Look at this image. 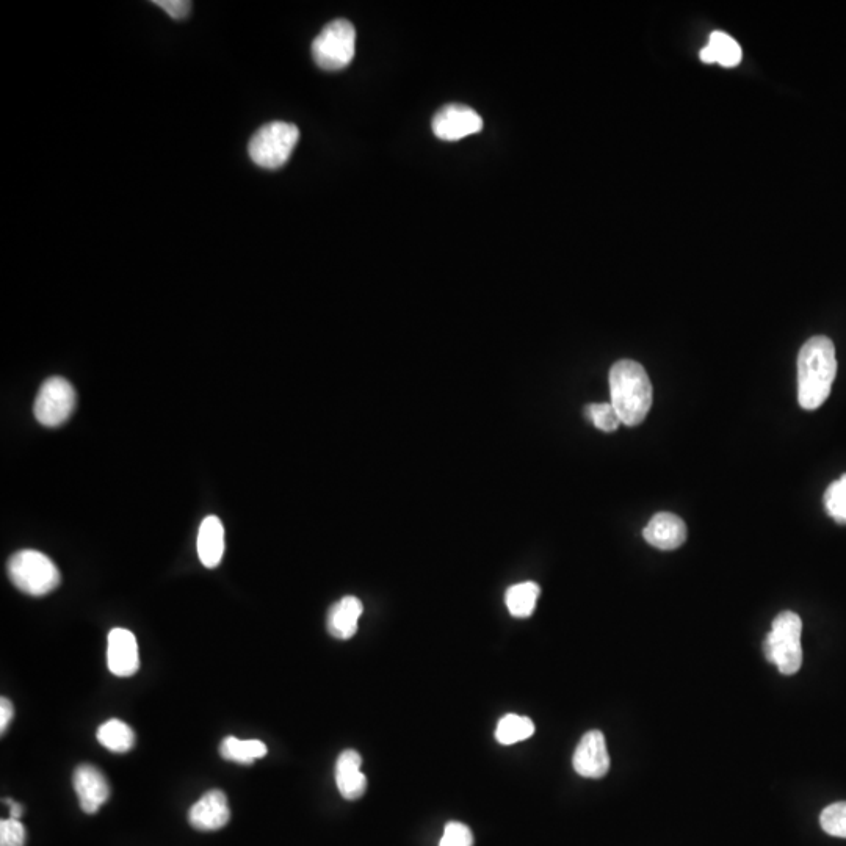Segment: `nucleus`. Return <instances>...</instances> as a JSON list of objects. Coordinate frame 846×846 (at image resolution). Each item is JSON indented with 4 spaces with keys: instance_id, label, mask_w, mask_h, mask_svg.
Segmentation results:
<instances>
[{
    "instance_id": "nucleus-1",
    "label": "nucleus",
    "mask_w": 846,
    "mask_h": 846,
    "mask_svg": "<svg viewBox=\"0 0 846 846\" xmlns=\"http://www.w3.org/2000/svg\"><path fill=\"white\" fill-rule=\"evenodd\" d=\"M837 375L836 347L829 337L807 340L798 355V402L807 411L820 408Z\"/></svg>"
},
{
    "instance_id": "nucleus-2",
    "label": "nucleus",
    "mask_w": 846,
    "mask_h": 846,
    "mask_svg": "<svg viewBox=\"0 0 846 846\" xmlns=\"http://www.w3.org/2000/svg\"><path fill=\"white\" fill-rule=\"evenodd\" d=\"M611 405L627 427H637L648 417L654 400L651 378L641 364L632 359H621L611 367Z\"/></svg>"
},
{
    "instance_id": "nucleus-3",
    "label": "nucleus",
    "mask_w": 846,
    "mask_h": 846,
    "mask_svg": "<svg viewBox=\"0 0 846 846\" xmlns=\"http://www.w3.org/2000/svg\"><path fill=\"white\" fill-rule=\"evenodd\" d=\"M803 621L793 611H782L776 616L763 643V652L768 662L778 666L785 676L798 673L803 666V646H801Z\"/></svg>"
},
{
    "instance_id": "nucleus-4",
    "label": "nucleus",
    "mask_w": 846,
    "mask_h": 846,
    "mask_svg": "<svg viewBox=\"0 0 846 846\" xmlns=\"http://www.w3.org/2000/svg\"><path fill=\"white\" fill-rule=\"evenodd\" d=\"M8 577L22 593L46 596L60 585V571L51 558L38 550H19L8 561Z\"/></svg>"
},
{
    "instance_id": "nucleus-5",
    "label": "nucleus",
    "mask_w": 846,
    "mask_h": 846,
    "mask_svg": "<svg viewBox=\"0 0 846 846\" xmlns=\"http://www.w3.org/2000/svg\"><path fill=\"white\" fill-rule=\"evenodd\" d=\"M300 140L295 124L273 121L261 127L248 145L251 160L265 170H278L286 165Z\"/></svg>"
},
{
    "instance_id": "nucleus-6",
    "label": "nucleus",
    "mask_w": 846,
    "mask_h": 846,
    "mask_svg": "<svg viewBox=\"0 0 846 846\" xmlns=\"http://www.w3.org/2000/svg\"><path fill=\"white\" fill-rule=\"evenodd\" d=\"M356 54L355 26L347 19H336L319 33L312 43L315 63L326 71L347 68Z\"/></svg>"
},
{
    "instance_id": "nucleus-7",
    "label": "nucleus",
    "mask_w": 846,
    "mask_h": 846,
    "mask_svg": "<svg viewBox=\"0 0 846 846\" xmlns=\"http://www.w3.org/2000/svg\"><path fill=\"white\" fill-rule=\"evenodd\" d=\"M77 395L73 384L62 376L44 381L35 400V417L44 427H60L73 414Z\"/></svg>"
},
{
    "instance_id": "nucleus-8",
    "label": "nucleus",
    "mask_w": 846,
    "mask_h": 846,
    "mask_svg": "<svg viewBox=\"0 0 846 846\" xmlns=\"http://www.w3.org/2000/svg\"><path fill=\"white\" fill-rule=\"evenodd\" d=\"M431 127L436 137L444 141H456L478 134L483 129V120L474 109L461 104L445 105L434 115Z\"/></svg>"
},
{
    "instance_id": "nucleus-9",
    "label": "nucleus",
    "mask_w": 846,
    "mask_h": 846,
    "mask_svg": "<svg viewBox=\"0 0 846 846\" xmlns=\"http://www.w3.org/2000/svg\"><path fill=\"white\" fill-rule=\"evenodd\" d=\"M572 765L582 778H604L610 770V756L601 731H590L583 735L572 757Z\"/></svg>"
},
{
    "instance_id": "nucleus-10",
    "label": "nucleus",
    "mask_w": 846,
    "mask_h": 846,
    "mask_svg": "<svg viewBox=\"0 0 846 846\" xmlns=\"http://www.w3.org/2000/svg\"><path fill=\"white\" fill-rule=\"evenodd\" d=\"M73 784L80 809L84 810L85 814H96L109 799V782L104 774L90 763H82L76 768Z\"/></svg>"
},
{
    "instance_id": "nucleus-11",
    "label": "nucleus",
    "mask_w": 846,
    "mask_h": 846,
    "mask_svg": "<svg viewBox=\"0 0 846 846\" xmlns=\"http://www.w3.org/2000/svg\"><path fill=\"white\" fill-rule=\"evenodd\" d=\"M107 665L118 677H131L140 668L137 638L127 629H113L107 641Z\"/></svg>"
},
{
    "instance_id": "nucleus-12",
    "label": "nucleus",
    "mask_w": 846,
    "mask_h": 846,
    "mask_svg": "<svg viewBox=\"0 0 846 846\" xmlns=\"http://www.w3.org/2000/svg\"><path fill=\"white\" fill-rule=\"evenodd\" d=\"M188 820L198 831H218L231 820L228 798L221 790H209L190 809Z\"/></svg>"
},
{
    "instance_id": "nucleus-13",
    "label": "nucleus",
    "mask_w": 846,
    "mask_h": 846,
    "mask_svg": "<svg viewBox=\"0 0 846 846\" xmlns=\"http://www.w3.org/2000/svg\"><path fill=\"white\" fill-rule=\"evenodd\" d=\"M687 525L673 513H657L644 527L643 536L651 546L674 550L687 541Z\"/></svg>"
},
{
    "instance_id": "nucleus-14",
    "label": "nucleus",
    "mask_w": 846,
    "mask_h": 846,
    "mask_svg": "<svg viewBox=\"0 0 846 846\" xmlns=\"http://www.w3.org/2000/svg\"><path fill=\"white\" fill-rule=\"evenodd\" d=\"M362 757L355 749L340 754L336 763V784L340 795L348 801L361 798L367 790V778L361 771Z\"/></svg>"
},
{
    "instance_id": "nucleus-15",
    "label": "nucleus",
    "mask_w": 846,
    "mask_h": 846,
    "mask_svg": "<svg viewBox=\"0 0 846 846\" xmlns=\"http://www.w3.org/2000/svg\"><path fill=\"white\" fill-rule=\"evenodd\" d=\"M362 602L358 597L345 596L337 604L329 608L328 632L337 640H350L358 632V621L361 618Z\"/></svg>"
},
{
    "instance_id": "nucleus-16",
    "label": "nucleus",
    "mask_w": 846,
    "mask_h": 846,
    "mask_svg": "<svg viewBox=\"0 0 846 846\" xmlns=\"http://www.w3.org/2000/svg\"><path fill=\"white\" fill-rule=\"evenodd\" d=\"M225 554V527L217 516H207L198 533V555L206 568H217Z\"/></svg>"
},
{
    "instance_id": "nucleus-17",
    "label": "nucleus",
    "mask_w": 846,
    "mask_h": 846,
    "mask_svg": "<svg viewBox=\"0 0 846 846\" xmlns=\"http://www.w3.org/2000/svg\"><path fill=\"white\" fill-rule=\"evenodd\" d=\"M742 47L731 35L716 30L710 35L709 43L701 51V60L704 63H720L726 68H734L742 62Z\"/></svg>"
},
{
    "instance_id": "nucleus-18",
    "label": "nucleus",
    "mask_w": 846,
    "mask_h": 846,
    "mask_svg": "<svg viewBox=\"0 0 846 846\" xmlns=\"http://www.w3.org/2000/svg\"><path fill=\"white\" fill-rule=\"evenodd\" d=\"M267 752V745L261 740H239L237 737H226L220 745L221 757L240 765H251L256 760L267 756Z\"/></svg>"
},
{
    "instance_id": "nucleus-19",
    "label": "nucleus",
    "mask_w": 846,
    "mask_h": 846,
    "mask_svg": "<svg viewBox=\"0 0 846 846\" xmlns=\"http://www.w3.org/2000/svg\"><path fill=\"white\" fill-rule=\"evenodd\" d=\"M539 590L538 583L524 582L517 583V585L508 588L505 594V604L514 618H528L533 615L538 602Z\"/></svg>"
},
{
    "instance_id": "nucleus-20",
    "label": "nucleus",
    "mask_w": 846,
    "mask_h": 846,
    "mask_svg": "<svg viewBox=\"0 0 846 846\" xmlns=\"http://www.w3.org/2000/svg\"><path fill=\"white\" fill-rule=\"evenodd\" d=\"M98 742L109 751L124 754L135 745V734L129 724L121 720L105 721L98 729Z\"/></svg>"
},
{
    "instance_id": "nucleus-21",
    "label": "nucleus",
    "mask_w": 846,
    "mask_h": 846,
    "mask_svg": "<svg viewBox=\"0 0 846 846\" xmlns=\"http://www.w3.org/2000/svg\"><path fill=\"white\" fill-rule=\"evenodd\" d=\"M535 734V723L527 716L508 713L497 724L496 738L500 745H514L524 742Z\"/></svg>"
},
{
    "instance_id": "nucleus-22",
    "label": "nucleus",
    "mask_w": 846,
    "mask_h": 846,
    "mask_svg": "<svg viewBox=\"0 0 846 846\" xmlns=\"http://www.w3.org/2000/svg\"><path fill=\"white\" fill-rule=\"evenodd\" d=\"M825 507L837 524H846V474L826 489Z\"/></svg>"
},
{
    "instance_id": "nucleus-23",
    "label": "nucleus",
    "mask_w": 846,
    "mask_h": 846,
    "mask_svg": "<svg viewBox=\"0 0 846 846\" xmlns=\"http://www.w3.org/2000/svg\"><path fill=\"white\" fill-rule=\"evenodd\" d=\"M820 825L829 836L846 839V801L826 807L821 812Z\"/></svg>"
},
{
    "instance_id": "nucleus-24",
    "label": "nucleus",
    "mask_w": 846,
    "mask_h": 846,
    "mask_svg": "<svg viewBox=\"0 0 846 846\" xmlns=\"http://www.w3.org/2000/svg\"><path fill=\"white\" fill-rule=\"evenodd\" d=\"M586 414L590 417L591 422L594 423V427L605 431V433L618 430L619 425L622 423L621 417L618 416L616 409L613 408L611 403H594V405L586 408Z\"/></svg>"
},
{
    "instance_id": "nucleus-25",
    "label": "nucleus",
    "mask_w": 846,
    "mask_h": 846,
    "mask_svg": "<svg viewBox=\"0 0 846 846\" xmlns=\"http://www.w3.org/2000/svg\"><path fill=\"white\" fill-rule=\"evenodd\" d=\"M26 837L21 821L13 818L0 821V846H26Z\"/></svg>"
},
{
    "instance_id": "nucleus-26",
    "label": "nucleus",
    "mask_w": 846,
    "mask_h": 846,
    "mask_svg": "<svg viewBox=\"0 0 846 846\" xmlns=\"http://www.w3.org/2000/svg\"><path fill=\"white\" fill-rule=\"evenodd\" d=\"M439 846H474V836L466 825L452 821L445 826L444 836Z\"/></svg>"
},
{
    "instance_id": "nucleus-27",
    "label": "nucleus",
    "mask_w": 846,
    "mask_h": 846,
    "mask_svg": "<svg viewBox=\"0 0 846 846\" xmlns=\"http://www.w3.org/2000/svg\"><path fill=\"white\" fill-rule=\"evenodd\" d=\"M154 5L162 8L165 13H168V16L176 19V21L187 18L188 13L192 10V2H188V0H156Z\"/></svg>"
},
{
    "instance_id": "nucleus-28",
    "label": "nucleus",
    "mask_w": 846,
    "mask_h": 846,
    "mask_svg": "<svg viewBox=\"0 0 846 846\" xmlns=\"http://www.w3.org/2000/svg\"><path fill=\"white\" fill-rule=\"evenodd\" d=\"M15 716V707L7 698L0 699V732L5 734Z\"/></svg>"
},
{
    "instance_id": "nucleus-29",
    "label": "nucleus",
    "mask_w": 846,
    "mask_h": 846,
    "mask_svg": "<svg viewBox=\"0 0 846 846\" xmlns=\"http://www.w3.org/2000/svg\"><path fill=\"white\" fill-rule=\"evenodd\" d=\"M5 804L10 806V818L13 820H19L22 817V806L19 803H15L13 799H5Z\"/></svg>"
}]
</instances>
